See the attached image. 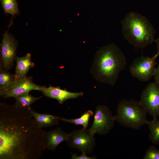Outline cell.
I'll use <instances>...</instances> for the list:
<instances>
[{
	"label": "cell",
	"instance_id": "d6986e66",
	"mask_svg": "<svg viewBox=\"0 0 159 159\" xmlns=\"http://www.w3.org/2000/svg\"><path fill=\"white\" fill-rule=\"evenodd\" d=\"M4 12L13 17L19 14V10L16 0H0Z\"/></svg>",
	"mask_w": 159,
	"mask_h": 159
},
{
	"label": "cell",
	"instance_id": "52a82bcc",
	"mask_svg": "<svg viewBox=\"0 0 159 159\" xmlns=\"http://www.w3.org/2000/svg\"><path fill=\"white\" fill-rule=\"evenodd\" d=\"M68 146L87 154L91 153L95 145L94 135L89 129L74 130L69 134L67 140Z\"/></svg>",
	"mask_w": 159,
	"mask_h": 159
},
{
	"label": "cell",
	"instance_id": "ac0fdd59",
	"mask_svg": "<svg viewBox=\"0 0 159 159\" xmlns=\"http://www.w3.org/2000/svg\"><path fill=\"white\" fill-rule=\"evenodd\" d=\"M153 118L147 124L150 130L149 138L153 144L159 145V120L158 117Z\"/></svg>",
	"mask_w": 159,
	"mask_h": 159
},
{
	"label": "cell",
	"instance_id": "44dd1931",
	"mask_svg": "<svg viewBox=\"0 0 159 159\" xmlns=\"http://www.w3.org/2000/svg\"><path fill=\"white\" fill-rule=\"evenodd\" d=\"M82 154L80 155H78L76 154L71 153L72 159H95V157H90L87 155V153L83 152H82Z\"/></svg>",
	"mask_w": 159,
	"mask_h": 159
},
{
	"label": "cell",
	"instance_id": "603a6c76",
	"mask_svg": "<svg viewBox=\"0 0 159 159\" xmlns=\"http://www.w3.org/2000/svg\"><path fill=\"white\" fill-rule=\"evenodd\" d=\"M155 42L156 43L157 45V54L158 56H159V37L156 40H155Z\"/></svg>",
	"mask_w": 159,
	"mask_h": 159
},
{
	"label": "cell",
	"instance_id": "7c38bea8",
	"mask_svg": "<svg viewBox=\"0 0 159 159\" xmlns=\"http://www.w3.org/2000/svg\"><path fill=\"white\" fill-rule=\"evenodd\" d=\"M69 134L63 131L60 127L45 132V149L53 151L62 142L67 141Z\"/></svg>",
	"mask_w": 159,
	"mask_h": 159
},
{
	"label": "cell",
	"instance_id": "ffe728a7",
	"mask_svg": "<svg viewBox=\"0 0 159 159\" xmlns=\"http://www.w3.org/2000/svg\"><path fill=\"white\" fill-rule=\"evenodd\" d=\"M143 158L159 159V150L154 146H150L146 150L145 155L143 157Z\"/></svg>",
	"mask_w": 159,
	"mask_h": 159
},
{
	"label": "cell",
	"instance_id": "9c48e42d",
	"mask_svg": "<svg viewBox=\"0 0 159 159\" xmlns=\"http://www.w3.org/2000/svg\"><path fill=\"white\" fill-rule=\"evenodd\" d=\"M17 43L14 38L8 32L3 35L1 44V63L5 69H10L15 60Z\"/></svg>",
	"mask_w": 159,
	"mask_h": 159
},
{
	"label": "cell",
	"instance_id": "9a60e30c",
	"mask_svg": "<svg viewBox=\"0 0 159 159\" xmlns=\"http://www.w3.org/2000/svg\"><path fill=\"white\" fill-rule=\"evenodd\" d=\"M15 81L14 74H13L3 69L0 64V95L3 96L13 86Z\"/></svg>",
	"mask_w": 159,
	"mask_h": 159
},
{
	"label": "cell",
	"instance_id": "6da1fadb",
	"mask_svg": "<svg viewBox=\"0 0 159 159\" xmlns=\"http://www.w3.org/2000/svg\"><path fill=\"white\" fill-rule=\"evenodd\" d=\"M45 132L28 110L0 104V159H38Z\"/></svg>",
	"mask_w": 159,
	"mask_h": 159
},
{
	"label": "cell",
	"instance_id": "5bb4252c",
	"mask_svg": "<svg viewBox=\"0 0 159 159\" xmlns=\"http://www.w3.org/2000/svg\"><path fill=\"white\" fill-rule=\"evenodd\" d=\"M40 127H49L59 124L58 117L46 113L37 112L32 108L28 110Z\"/></svg>",
	"mask_w": 159,
	"mask_h": 159
},
{
	"label": "cell",
	"instance_id": "2e32d148",
	"mask_svg": "<svg viewBox=\"0 0 159 159\" xmlns=\"http://www.w3.org/2000/svg\"><path fill=\"white\" fill-rule=\"evenodd\" d=\"M42 97H35L29 93L22 94L14 97L16 100L14 105L19 108L29 110L31 109V105Z\"/></svg>",
	"mask_w": 159,
	"mask_h": 159
},
{
	"label": "cell",
	"instance_id": "277c9868",
	"mask_svg": "<svg viewBox=\"0 0 159 159\" xmlns=\"http://www.w3.org/2000/svg\"><path fill=\"white\" fill-rule=\"evenodd\" d=\"M147 114L139 101L125 99L118 103L115 116L121 125L138 130L147 124Z\"/></svg>",
	"mask_w": 159,
	"mask_h": 159
},
{
	"label": "cell",
	"instance_id": "3957f363",
	"mask_svg": "<svg viewBox=\"0 0 159 159\" xmlns=\"http://www.w3.org/2000/svg\"><path fill=\"white\" fill-rule=\"evenodd\" d=\"M121 24L124 37L135 47L143 49L155 41V29L148 19L140 14L128 13Z\"/></svg>",
	"mask_w": 159,
	"mask_h": 159
},
{
	"label": "cell",
	"instance_id": "e0dca14e",
	"mask_svg": "<svg viewBox=\"0 0 159 159\" xmlns=\"http://www.w3.org/2000/svg\"><path fill=\"white\" fill-rule=\"evenodd\" d=\"M94 115V113L91 110H88L85 112L81 116L78 118L76 119H69L63 117H58L59 120L64 122H68L78 125H82L83 129H87L89 124L90 117Z\"/></svg>",
	"mask_w": 159,
	"mask_h": 159
},
{
	"label": "cell",
	"instance_id": "30bf717a",
	"mask_svg": "<svg viewBox=\"0 0 159 159\" xmlns=\"http://www.w3.org/2000/svg\"><path fill=\"white\" fill-rule=\"evenodd\" d=\"M43 86H40L34 83L32 77H27L15 80L14 84L11 88L2 97L4 98L15 97L20 95L29 93L33 90L40 91Z\"/></svg>",
	"mask_w": 159,
	"mask_h": 159
},
{
	"label": "cell",
	"instance_id": "7402d4cb",
	"mask_svg": "<svg viewBox=\"0 0 159 159\" xmlns=\"http://www.w3.org/2000/svg\"><path fill=\"white\" fill-rule=\"evenodd\" d=\"M153 76L155 82L159 85V65L156 68L155 72Z\"/></svg>",
	"mask_w": 159,
	"mask_h": 159
},
{
	"label": "cell",
	"instance_id": "ba28073f",
	"mask_svg": "<svg viewBox=\"0 0 159 159\" xmlns=\"http://www.w3.org/2000/svg\"><path fill=\"white\" fill-rule=\"evenodd\" d=\"M140 103L153 117L159 116V85L155 82L147 85L142 92Z\"/></svg>",
	"mask_w": 159,
	"mask_h": 159
},
{
	"label": "cell",
	"instance_id": "8fae6325",
	"mask_svg": "<svg viewBox=\"0 0 159 159\" xmlns=\"http://www.w3.org/2000/svg\"><path fill=\"white\" fill-rule=\"evenodd\" d=\"M40 91L45 96L57 100L60 104H63L68 100L82 97L84 95L82 92H71L65 89H62L59 86L55 87L51 85L48 87L43 86Z\"/></svg>",
	"mask_w": 159,
	"mask_h": 159
},
{
	"label": "cell",
	"instance_id": "4fadbf2b",
	"mask_svg": "<svg viewBox=\"0 0 159 159\" xmlns=\"http://www.w3.org/2000/svg\"><path fill=\"white\" fill-rule=\"evenodd\" d=\"M31 56L30 53H28L23 57H16L15 59L16 65L14 74L15 80L26 77L29 70L34 66V63L31 60Z\"/></svg>",
	"mask_w": 159,
	"mask_h": 159
},
{
	"label": "cell",
	"instance_id": "5b68a950",
	"mask_svg": "<svg viewBox=\"0 0 159 159\" xmlns=\"http://www.w3.org/2000/svg\"><path fill=\"white\" fill-rule=\"evenodd\" d=\"M158 56L156 53L152 57L141 56L135 59L129 68L132 76L141 82L149 81L154 75Z\"/></svg>",
	"mask_w": 159,
	"mask_h": 159
},
{
	"label": "cell",
	"instance_id": "8992f818",
	"mask_svg": "<svg viewBox=\"0 0 159 159\" xmlns=\"http://www.w3.org/2000/svg\"><path fill=\"white\" fill-rule=\"evenodd\" d=\"M115 121V116L108 107L98 105L95 108L93 122L89 130L94 135L96 133L106 135L112 128Z\"/></svg>",
	"mask_w": 159,
	"mask_h": 159
},
{
	"label": "cell",
	"instance_id": "7a4b0ae2",
	"mask_svg": "<svg viewBox=\"0 0 159 159\" xmlns=\"http://www.w3.org/2000/svg\"><path fill=\"white\" fill-rule=\"evenodd\" d=\"M126 64L122 51L112 43L101 47L97 51L90 72L97 81L113 86Z\"/></svg>",
	"mask_w": 159,
	"mask_h": 159
}]
</instances>
